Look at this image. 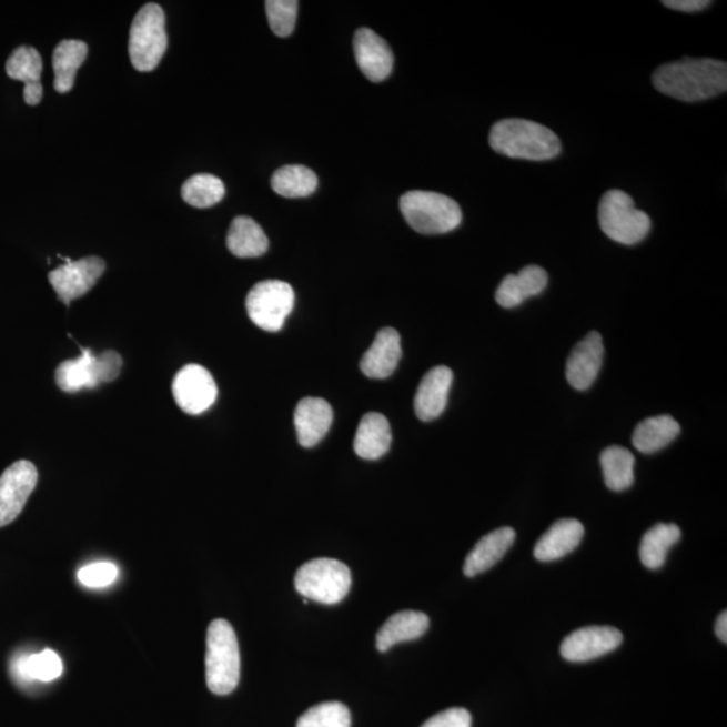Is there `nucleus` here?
Returning a JSON list of instances; mask_svg holds the SVG:
<instances>
[{
  "label": "nucleus",
  "mask_w": 727,
  "mask_h": 727,
  "mask_svg": "<svg viewBox=\"0 0 727 727\" xmlns=\"http://www.w3.org/2000/svg\"><path fill=\"white\" fill-rule=\"evenodd\" d=\"M654 87L666 97L697 103L727 90V64L711 59H683L657 68Z\"/></svg>",
  "instance_id": "1"
},
{
  "label": "nucleus",
  "mask_w": 727,
  "mask_h": 727,
  "mask_svg": "<svg viewBox=\"0 0 727 727\" xmlns=\"http://www.w3.org/2000/svg\"><path fill=\"white\" fill-rule=\"evenodd\" d=\"M489 144L496 153L514 160L548 161L562 150L555 132L524 119H505L493 125Z\"/></svg>",
  "instance_id": "2"
},
{
  "label": "nucleus",
  "mask_w": 727,
  "mask_h": 727,
  "mask_svg": "<svg viewBox=\"0 0 727 727\" xmlns=\"http://www.w3.org/2000/svg\"><path fill=\"white\" fill-rule=\"evenodd\" d=\"M206 685L213 694L235 691L240 680V650L235 630L225 619H214L206 635Z\"/></svg>",
  "instance_id": "3"
},
{
  "label": "nucleus",
  "mask_w": 727,
  "mask_h": 727,
  "mask_svg": "<svg viewBox=\"0 0 727 727\" xmlns=\"http://www.w3.org/2000/svg\"><path fill=\"white\" fill-rule=\"evenodd\" d=\"M401 211L408 225L422 235L452 232L463 221L457 202L434 192H407L402 195Z\"/></svg>",
  "instance_id": "4"
},
{
  "label": "nucleus",
  "mask_w": 727,
  "mask_h": 727,
  "mask_svg": "<svg viewBox=\"0 0 727 727\" xmlns=\"http://www.w3.org/2000/svg\"><path fill=\"white\" fill-rule=\"evenodd\" d=\"M168 49L166 17L161 6L144 4L132 21L129 53L139 72H151L160 65Z\"/></svg>",
  "instance_id": "5"
},
{
  "label": "nucleus",
  "mask_w": 727,
  "mask_h": 727,
  "mask_svg": "<svg viewBox=\"0 0 727 727\" xmlns=\"http://www.w3.org/2000/svg\"><path fill=\"white\" fill-rule=\"evenodd\" d=\"M598 220L605 235L619 244L640 243L650 231L648 214L637 210L630 195L618 189H612L600 199Z\"/></svg>",
  "instance_id": "6"
},
{
  "label": "nucleus",
  "mask_w": 727,
  "mask_h": 727,
  "mask_svg": "<svg viewBox=\"0 0 727 727\" xmlns=\"http://www.w3.org/2000/svg\"><path fill=\"white\" fill-rule=\"evenodd\" d=\"M352 574L343 562L319 558L301 566L295 575V589L306 599L334 605L350 593Z\"/></svg>",
  "instance_id": "7"
},
{
  "label": "nucleus",
  "mask_w": 727,
  "mask_h": 727,
  "mask_svg": "<svg viewBox=\"0 0 727 727\" xmlns=\"http://www.w3.org/2000/svg\"><path fill=\"white\" fill-rule=\"evenodd\" d=\"M295 294L289 283L264 281L255 284L246 295L249 317L265 332H280L293 312Z\"/></svg>",
  "instance_id": "8"
},
{
  "label": "nucleus",
  "mask_w": 727,
  "mask_h": 727,
  "mask_svg": "<svg viewBox=\"0 0 727 727\" xmlns=\"http://www.w3.org/2000/svg\"><path fill=\"white\" fill-rule=\"evenodd\" d=\"M218 385L204 366L189 364L176 373L173 382L175 403L183 413L200 415L218 400Z\"/></svg>",
  "instance_id": "9"
},
{
  "label": "nucleus",
  "mask_w": 727,
  "mask_h": 727,
  "mask_svg": "<svg viewBox=\"0 0 727 727\" xmlns=\"http://www.w3.org/2000/svg\"><path fill=\"white\" fill-rule=\"evenodd\" d=\"M38 483L37 467L30 461L12 464L0 476V527L9 526L21 515Z\"/></svg>",
  "instance_id": "10"
},
{
  "label": "nucleus",
  "mask_w": 727,
  "mask_h": 727,
  "mask_svg": "<svg viewBox=\"0 0 727 727\" xmlns=\"http://www.w3.org/2000/svg\"><path fill=\"white\" fill-rule=\"evenodd\" d=\"M105 262L98 256L82 258L80 261H68L59 269L49 273V282L52 283L59 300L65 305L85 295L104 274Z\"/></svg>",
  "instance_id": "11"
},
{
  "label": "nucleus",
  "mask_w": 727,
  "mask_h": 727,
  "mask_svg": "<svg viewBox=\"0 0 727 727\" xmlns=\"http://www.w3.org/2000/svg\"><path fill=\"white\" fill-rule=\"evenodd\" d=\"M623 643V634L613 627H586L573 632L561 646V654L573 663L590 662L612 653Z\"/></svg>",
  "instance_id": "12"
},
{
  "label": "nucleus",
  "mask_w": 727,
  "mask_h": 727,
  "mask_svg": "<svg viewBox=\"0 0 727 727\" xmlns=\"http://www.w3.org/2000/svg\"><path fill=\"white\" fill-rule=\"evenodd\" d=\"M353 49L360 71L372 82L388 78L394 68V54L387 42L366 28L359 29L353 40Z\"/></svg>",
  "instance_id": "13"
},
{
  "label": "nucleus",
  "mask_w": 727,
  "mask_h": 727,
  "mask_svg": "<svg viewBox=\"0 0 727 727\" xmlns=\"http://www.w3.org/2000/svg\"><path fill=\"white\" fill-rule=\"evenodd\" d=\"M604 360L603 337L597 332H590L575 345L567 360L566 377L572 387L585 391L596 382Z\"/></svg>",
  "instance_id": "14"
},
{
  "label": "nucleus",
  "mask_w": 727,
  "mask_h": 727,
  "mask_svg": "<svg viewBox=\"0 0 727 727\" xmlns=\"http://www.w3.org/2000/svg\"><path fill=\"white\" fill-rule=\"evenodd\" d=\"M452 383L453 372L445 365L435 366L426 373L414 402L415 414L421 421H434L444 413Z\"/></svg>",
  "instance_id": "15"
},
{
  "label": "nucleus",
  "mask_w": 727,
  "mask_h": 727,
  "mask_svg": "<svg viewBox=\"0 0 727 727\" xmlns=\"http://www.w3.org/2000/svg\"><path fill=\"white\" fill-rule=\"evenodd\" d=\"M333 422L331 404L321 397H305L295 408L294 423L299 442L303 447H313L324 438Z\"/></svg>",
  "instance_id": "16"
},
{
  "label": "nucleus",
  "mask_w": 727,
  "mask_h": 727,
  "mask_svg": "<svg viewBox=\"0 0 727 727\" xmlns=\"http://www.w3.org/2000/svg\"><path fill=\"white\" fill-rule=\"evenodd\" d=\"M401 357L400 333L395 329L384 327L377 333L370 350L365 352L360 368L371 378H387L395 372Z\"/></svg>",
  "instance_id": "17"
},
{
  "label": "nucleus",
  "mask_w": 727,
  "mask_h": 727,
  "mask_svg": "<svg viewBox=\"0 0 727 727\" xmlns=\"http://www.w3.org/2000/svg\"><path fill=\"white\" fill-rule=\"evenodd\" d=\"M584 535V524L575 518H562L537 541L534 548L535 558L542 562L564 558L579 546Z\"/></svg>",
  "instance_id": "18"
},
{
  "label": "nucleus",
  "mask_w": 727,
  "mask_h": 727,
  "mask_svg": "<svg viewBox=\"0 0 727 727\" xmlns=\"http://www.w3.org/2000/svg\"><path fill=\"white\" fill-rule=\"evenodd\" d=\"M81 355L74 360H67L55 371V383L61 391L73 394L81 390L97 388L103 384L98 356L91 350L82 347Z\"/></svg>",
  "instance_id": "19"
},
{
  "label": "nucleus",
  "mask_w": 727,
  "mask_h": 727,
  "mask_svg": "<svg viewBox=\"0 0 727 727\" xmlns=\"http://www.w3.org/2000/svg\"><path fill=\"white\" fill-rule=\"evenodd\" d=\"M515 539V529L511 527H502L483 536L466 556L464 565L466 577H476V575L489 571L508 553Z\"/></svg>",
  "instance_id": "20"
},
{
  "label": "nucleus",
  "mask_w": 727,
  "mask_h": 727,
  "mask_svg": "<svg viewBox=\"0 0 727 727\" xmlns=\"http://www.w3.org/2000/svg\"><path fill=\"white\" fill-rule=\"evenodd\" d=\"M548 275L539 265H527L517 275L504 277L496 291L498 305L516 307L531 296L539 295L547 287Z\"/></svg>",
  "instance_id": "21"
},
{
  "label": "nucleus",
  "mask_w": 727,
  "mask_h": 727,
  "mask_svg": "<svg viewBox=\"0 0 727 727\" xmlns=\"http://www.w3.org/2000/svg\"><path fill=\"white\" fill-rule=\"evenodd\" d=\"M430 618L422 612L403 610L395 613L384 623L376 636V648L385 653L395 644L416 640L426 634Z\"/></svg>",
  "instance_id": "22"
},
{
  "label": "nucleus",
  "mask_w": 727,
  "mask_h": 727,
  "mask_svg": "<svg viewBox=\"0 0 727 727\" xmlns=\"http://www.w3.org/2000/svg\"><path fill=\"white\" fill-rule=\"evenodd\" d=\"M392 433L387 418L378 413H370L360 421L353 448L359 457L377 460L390 451Z\"/></svg>",
  "instance_id": "23"
},
{
  "label": "nucleus",
  "mask_w": 727,
  "mask_h": 727,
  "mask_svg": "<svg viewBox=\"0 0 727 727\" xmlns=\"http://www.w3.org/2000/svg\"><path fill=\"white\" fill-rule=\"evenodd\" d=\"M679 434L680 425L672 415H657L638 423L632 442L638 452L653 454L672 444Z\"/></svg>",
  "instance_id": "24"
},
{
  "label": "nucleus",
  "mask_w": 727,
  "mask_h": 727,
  "mask_svg": "<svg viewBox=\"0 0 727 727\" xmlns=\"http://www.w3.org/2000/svg\"><path fill=\"white\" fill-rule=\"evenodd\" d=\"M226 245L238 258H258L267 252L269 239L255 220L240 216L232 221Z\"/></svg>",
  "instance_id": "25"
},
{
  "label": "nucleus",
  "mask_w": 727,
  "mask_h": 727,
  "mask_svg": "<svg viewBox=\"0 0 727 727\" xmlns=\"http://www.w3.org/2000/svg\"><path fill=\"white\" fill-rule=\"evenodd\" d=\"M88 46L78 40H65L59 43L53 53L54 88L57 92H71L75 74L84 64Z\"/></svg>",
  "instance_id": "26"
},
{
  "label": "nucleus",
  "mask_w": 727,
  "mask_h": 727,
  "mask_svg": "<svg viewBox=\"0 0 727 727\" xmlns=\"http://www.w3.org/2000/svg\"><path fill=\"white\" fill-rule=\"evenodd\" d=\"M680 528L675 524H656L643 536L640 559L649 571H657L666 564L669 549L680 541Z\"/></svg>",
  "instance_id": "27"
},
{
  "label": "nucleus",
  "mask_w": 727,
  "mask_h": 727,
  "mask_svg": "<svg viewBox=\"0 0 727 727\" xmlns=\"http://www.w3.org/2000/svg\"><path fill=\"white\" fill-rule=\"evenodd\" d=\"M605 484L609 489L623 492L635 482V457L628 448L610 446L600 454Z\"/></svg>",
  "instance_id": "28"
},
{
  "label": "nucleus",
  "mask_w": 727,
  "mask_h": 727,
  "mask_svg": "<svg viewBox=\"0 0 727 727\" xmlns=\"http://www.w3.org/2000/svg\"><path fill=\"white\" fill-rule=\"evenodd\" d=\"M276 194L286 199H303L313 194L319 186L317 175L301 164H290L277 169L271 180Z\"/></svg>",
  "instance_id": "29"
},
{
  "label": "nucleus",
  "mask_w": 727,
  "mask_h": 727,
  "mask_svg": "<svg viewBox=\"0 0 727 727\" xmlns=\"http://www.w3.org/2000/svg\"><path fill=\"white\" fill-rule=\"evenodd\" d=\"M62 660L52 649L40 654L19 657L12 667L17 678L22 681L40 680L52 681L62 674Z\"/></svg>",
  "instance_id": "30"
},
{
  "label": "nucleus",
  "mask_w": 727,
  "mask_h": 727,
  "mask_svg": "<svg viewBox=\"0 0 727 727\" xmlns=\"http://www.w3.org/2000/svg\"><path fill=\"white\" fill-rule=\"evenodd\" d=\"M183 201L200 210L219 204L225 195L223 181L211 174L191 176L181 189Z\"/></svg>",
  "instance_id": "31"
},
{
  "label": "nucleus",
  "mask_w": 727,
  "mask_h": 727,
  "mask_svg": "<svg viewBox=\"0 0 727 727\" xmlns=\"http://www.w3.org/2000/svg\"><path fill=\"white\" fill-rule=\"evenodd\" d=\"M6 73L24 85L41 82L42 59L34 48L21 47L14 50L6 62Z\"/></svg>",
  "instance_id": "32"
},
{
  "label": "nucleus",
  "mask_w": 727,
  "mask_h": 727,
  "mask_svg": "<svg viewBox=\"0 0 727 727\" xmlns=\"http://www.w3.org/2000/svg\"><path fill=\"white\" fill-rule=\"evenodd\" d=\"M350 709L340 701H325L309 709L296 727H351Z\"/></svg>",
  "instance_id": "33"
},
{
  "label": "nucleus",
  "mask_w": 727,
  "mask_h": 727,
  "mask_svg": "<svg viewBox=\"0 0 727 727\" xmlns=\"http://www.w3.org/2000/svg\"><path fill=\"white\" fill-rule=\"evenodd\" d=\"M269 23L277 37H289L293 33L299 16V2L295 0H269L265 2Z\"/></svg>",
  "instance_id": "34"
},
{
  "label": "nucleus",
  "mask_w": 727,
  "mask_h": 727,
  "mask_svg": "<svg viewBox=\"0 0 727 727\" xmlns=\"http://www.w3.org/2000/svg\"><path fill=\"white\" fill-rule=\"evenodd\" d=\"M117 578L118 567L109 564V562H100V564L85 566L79 572L80 584L87 587H93V589L110 586Z\"/></svg>",
  "instance_id": "35"
},
{
  "label": "nucleus",
  "mask_w": 727,
  "mask_h": 727,
  "mask_svg": "<svg viewBox=\"0 0 727 727\" xmlns=\"http://www.w3.org/2000/svg\"><path fill=\"white\" fill-rule=\"evenodd\" d=\"M422 727H472L471 713L465 709H448L426 720Z\"/></svg>",
  "instance_id": "36"
},
{
  "label": "nucleus",
  "mask_w": 727,
  "mask_h": 727,
  "mask_svg": "<svg viewBox=\"0 0 727 727\" xmlns=\"http://www.w3.org/2000/svg\"><path fill=\"white\" fill-rule=\"evenodd\" d=\"M104 383L117 381L122 371L123 360L115 351H107L98 356Z\"/></svg>",
  "instance_id": "37"
},
{
  "label": "nucleus",
  "mask_w": 727,
  "mask_h": 727,
  "mask_svg": "<svg viewBox=\"0 0 727 727\" xmlns=\"http://www.w3.org/2000/svg\"><path fill=\"white\" fill-rule=\"evenodd\" d=\"M668 9L681 12H698L709 8V0H666L663 2Z\"/></svg>",
  "instance_id": "38"
},
{
  "label": "nucleus",
  "mask_w": 727,
  "mask_h": 727,
  "mask_svg": "<svg viewBox=\"0 0 727 727\" xmlns=\"http://www.w3.org/2000/svg\"><path fill=\"white\" fill-rule=\"evenodd\" d=\"M42 97L43 88L41 82H38V84L24 85L23 98L29 105L40 104Z\"/></svg>",
  "instance_id": "39"
},
{
  "label": "nucleus",
  "mask_w": 727,
  "mask_h": 727,
  "mask_svg": "<svg viewBox=\"0 0 727 727\" xmlns=\"http://www.w3.org/2000/svg\"><path fill=\"white\" fill-rule=\"evenodd\" d=\"M716 634L720 642L727 643V613L726 610L720 613L717 624H716Z\"/></svg>",
  "instance_id": "40"
}]
</instances>
